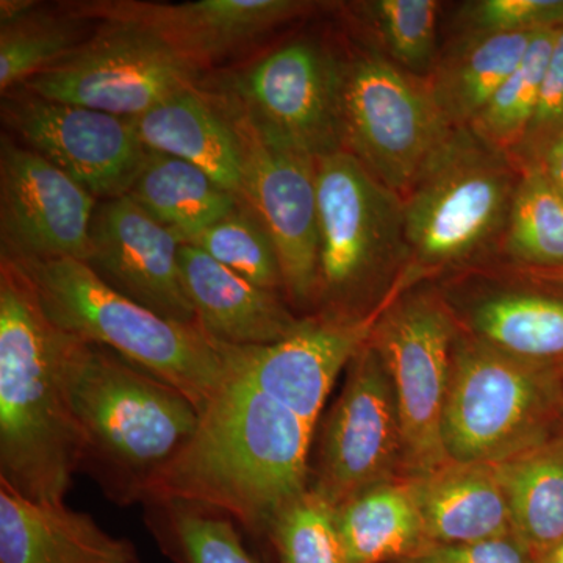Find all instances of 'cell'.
<instances>
[{
	"label": "cell",
	"mask_w": 563,
	"mask_h": 563,
	"mask_svg": "<svg viewBox=\"0 0 563 563\" xmlns=\"http://www.w3.org/2000/svg\"><path fill=\"white\" fill-rule=\"evenodd\" d=\"M406 563H532L523 548L510 537L466 544H432Z\"/></svg>",
	"instance_id": "8d00e7d4"
},
{
	"label": "cell",
	"mask_w": 563,
	"mask_h": 563,
	"mask_svg": "<svg viewBox=\"0 0 563 563\" xmlns=\"http://www.w3.org/2000/svg\"><path fill=\"white\" fill-rule=\"evenodd\" d=\"M84 340L55 325L31 277L0 258V483L65 503L81 466L69 363Z\"/></svg>",
	"instance_id": "7a4b0ae2"
},
{
	"label": "cell",
	"mask_w": 563,
	"mask_h": 563,
	"mask_svg": "<svg viewBox=\"0 0 563 563\" xmlns=\"http://www.w3.org/2000/svg\"><path fill=\"white\" fill-rule=\"evenodd\" d=\"M38 3L36 0H2L0 2V25L20 20L38 7Z\"/></svg>",
	"instance_id": "f35d334b"
},
{
	"label": "cell",
	"mask_w": 563,
	"mask_h": 563,
	"mask_svg": "<svg viewBox=\"0 0 563 563\" xmlns=\"http://www.w3.org/2000/svg\"><path fill=\"white\" fill-rule=\"evenodd\" d=\"M317 187L320 252L313 317L372 320L409 288L402 196L344 151L318 158Z\"/></svg>",
	"instance_id": "8992f818"
},
{
	"label": "cell",
	"mask_w": 563,
	"mask_h": 563,
	"mask_svg": "<svg viewBox=\"0 0 563 563\" xmlns=\"http://www.w3.org/2000/svg\"><path fill=\"white\" fill-rule=\"evenodd\" d=\"M201 79L202 73L147 29L99 21L79 49L24 88L51 101L135 120Z\"/></svg>",
	"instance_id": "8fae6325"
},
{
	"label": "cell",
	"mask_w": 563,
	"mask_h": 563,
	"mask_svg": "<svg viewBox=\"0 0 563 563\" xmlns=\"http://www.w3.org/2000/svg\"><path fill=\"white\" fill-rule=\"evenodd\" d=\"M561 439L496 465L509 506L512 537L532 563L563 543Z\"/></svg>",
	"instance_id": "4316f807"
},
{
	"label": "cell",
	"mask_w": 563,
	"mask_h": 563,
	"mask_svg": "<svg viewBox=\"0 0 563 563\" xmlns=\"http://www.w3.org/2000/svg\"><path fill=\"white\" fill-rule=\"evenodd\" d=\"M454 35H514L563 29V0H468L457 7Z\"/></svg>",
	"instance_id": "e575fe53"
},
{
	"label": "cell",
	"mask_w": 563,
	"mask_h": 563,
	"mask_svg": "<svg viewBox=\"0 0 563 563\" xmlns=\"http://www.w3.org/2000/svg\"><path fill=\"white\" fill-rule=\"evenodd\" d=\"M409 481L426 537L432 544H466L512 536L498 468L450 462Z\"/></svg>",
	"instance_id": "603a6c76"
},
{
	"label": "cell",
	"mask_w": 563,
	"mask_h": 563,
	"mask_svg": "<svg viewBox=\"0 0 563 563\" xmlns=\"http://www.w3.org/2000/svg\"><path fill=\"white\" fill-rule=\"evenodd\" d=\"M536 33L454 35L442 47L435 68L424 81L450 128L473 124L523 60Z\"/></svg>",
	"instance_id": "cb8c5ba5"
},
{
	"label": "cell",
	"mask_w": 563,
	"mask_h": 563,
	"mask_svg": "<svg viewBox=\"0 0 563 563\" xmlns=\"http://www.w3.org/2000/svg\"><path fill=\"white\" fill-rule=\"evenodd\" d=\"M0 563H141L135 544L110 536L65 503L25 498L0 483Z\"/></svg>",
	"instance_id": "44dd1931"
},
{
	"label": "cell",
	"mask_w": 563,
	"mask_h": 563,
	"mask_svg": "<svg viewBox=\"0 0 563 563\" xmlns=\"http://www.w3.org/2000/svg\"><path fill=\"white\" fill-rule=\"evenodd\" d=\"M351 35L410 76L426 80L439 60V0H358L343 3Z\"/></svg>",
	"instance_id": "83f0119b"
},
{
	"label": "cell",
	"mask_w": 563,
	"mask_h": 563,
	"mask_svg": "<svg viewBox=\"0 0 563 563\" xmlns=\"http://www.w3.org/2000/svg\"><path fill=\"white\" fill-rule=\"evenodd\" d=\"M523 169L470 128H451L404 192L407 285L501 261Z\"/></svg>",
	"instance_id": "277c9868"
},
{
	"label": "cell",
	"mask_w": 563,
	"mask_h": 563,
	"mask_svg": "<svg viewBox=\"0 0 563 563\" xmlns=\"http://www.w3.org/2000/svg\"><path fill=\"white\" fill-rule=\"evenodd\" d=\"M376 318L339 321L310 314L282 342L232 344V374L290 409L314 432L336 377L368 342Z\"/></svg>",
	"instance_id": "d6986e66"
},
{
	"label": "cell",
	"mask_w": 563,
	"mask_h": 563,
	"mask_svg": "<svg viewBox=\"0 0 563 563\" xmlns=\"http://www.w3.org/2000/svg\"><path fill=\"white\" fill-rule=\"evenodd\" d=\"M312 437L298 415L232 374L141 503H190L266 533L276 515L309 490Z\"/></svg>",
	"instance_id": "6da1fadb"
},
{
	"label": "cell",
	"mask_w": 563,
	"mask_h": 563,
	"mask_svg": "<svg viewBox=\"0 0 563 563\" xmlns=\"http://www.w3.org/2000/svg\"><path fill=\"white\" fill-rule=\"evenodd\" d=\"M218 92L247 117L314 161L342 151V47L320 36H295L210 77Z\"/></svg>",
	"instance_id": "30bf717a"
},
{
	"label": "cell",
	"mask_w": 563,
	"mask_h": 563,
	"mask_svg": "<svg viewBox=\"0 0 563 563\" xmlns=\"http://www.w3.org/2000/svg\"><path fill=\"white\" fill-rule=\"evenodd\" d=\"M68 385L81 465L121 504L143 499L201 420L184 393L99 344H80Z\"/></svg>",
	"instance_id": "3957f363"
},
{
	"label": "cell",
	"mask_w": 563,
	"mask_h": 563,
	"mask_svg": "<svg viewBox=\"0 0 563 563\" xmlns=\"http://www.w3.org/2000/svg\"><path fill=\"white\" fill-rule=\"evenodd\" d=\"M135 124L147 151L191 163L242 198L239 135L224 103L201 81L135 118Z\"/></svg>",
	"instance_id": "7402d4cb"
},
{
	"label": "cell",
	"mask_w": 563,
	"mask_h": 563,
	"mask_svg": "<svg viewBox=\"0 0 563 563\" xmlns=\"http://www.w3.org/2000/svg\"><path fill=\"white\" fill-rule=\"evenodd\" d=\"M501 261L528 273L563 269V195L539 169H525L518 184Z\"/></svg>",
	"instance_id": "f546056e"
},
{
	"label": "cell",
	"mask_w": 563,
	"mask_h": 563,
	"mask_svg": "<svg viewBox=\"0 0 563 563\" xmlns=\"http://www.w3.org/2000/svg\"><path fill=\"white\" fill-rule=\"evenodd\" d=\"M99 21L81 16L68 2L38 3L20 20L0 25V92L24 87L33 77L79 49Z\"/></svg>",
	"instance_id": "f1b7e54d"
},
{
	"label": "cell",
	"mask_w": 563,
	"mask_h": 563,
	"mask_svg": "<svg viewBox=\"0 0 563 563\" xmlns=\"http://www.w3.org/2000/svg\"><path fill=\"white\" fill-rule=\"evenodd\" d=\"M70 9L95 21H128L147 29L192 68L213 65L261 43L285 25L309 16L321 3L310 0H77Z\"/></svg>",
	"instance_id": "2e32d148"
},
{
	"label": "cell",
	"mask_w": 563,
	"mask_h": 563,
	"mask_svg": "<svg viewBox=\"0 0 563 563\" xmlns=\"http://www.w3.org/2000/svg\"><path fill=\"white\" fill-rule=\"evenodd\" d=\"M214 92V91H213ZM228 110L242 150V201L268 229L284 276V295L292 309L317 307V161L214 92Z\"/></svg>",
	"instance_id": "7c38bea8"
},
{
	"label": "cell",
	"mask_w": 563,
	"mask_h": 563,
	"mask_svg": "<svg viewBox=\"0 0 563 563\" xmlns=\"http://www.w3.org/2000/svg\"><path fill=\"white\" fill-rule=\"evenodd\" d=\"M98 202L54 163L2 133L0 258L87 262Z\"/></svg>",
	"instance_id": "9a60e30c"
},
{
	"label": "cell",
	"mask_w": 563,
	"mask_h": 563,
	"mask_svg": "<svg viewBox=\"0 0 563 563\" xmlns=\"http://www.w3.org/2000/svg\"><path fill=\"white\" fill-rule=\"evenodd\" d=\"M0 118L3 133L54 163L98 201L128 195L150 152L135 120L51 101L24 87L2 96Z\"/></svg>",
	"instance_id": "4fadbf2b"
},
{
	"label": "cell",
	"mask_w": 563,
	"mask_h": 563,
	"mask_svg": "<svg viewBox=\"0 0 563 563\" xmlns=\"http://www.w3.org/2000/svg\"><path fill=\"white\" fill-rule=\"evenodd\" d=\"M347 563L410 559L431 547L409 481H391L336 507Z\"/></svg>",
	"instance_id": "d4e9b609"
},
{
	"label": "cell",
	"mask_w": 563,
	"mask_h": 563,
	"mask_svg": "<svg viewBox=\"0 0 563 563\" xmlns=\"http://www.w3.org/2000/svg\"><path fill=\"white\" fill-rule=\"evenodd\" d=\"M179 261L196 322L218 342L266 346L306 322L307 317L292 313L284 295L252 284L191 244H180Z\"/></svg>",
	"instance_id": "ffe728a7"
},
{
	"label": "cell",
	"mask_w": 563,
	"mask_h": 563,
	"mask_svg": "<svg viewBox=\"0 0 563 563\" xmlns=\"http://www.w3.org/2000/svg\"><path fill=\"white\" fill-rule=\"evenodd\" d=\"M280 563H347L336 528V507L309 488L268 528Z\"/></svg>",
	"instance_id": "836d02e7"
},
{
	"label": "cell",
	"mask_w": 563,
	"mask_h": 563,
	"mask_svg": "<svg viewBox=\"0 0 563 563\" xmlns=\"http://www.w3.org/2000/svg\"><path fill=\"white\" fill-rule=\"evenodd\" d=\"M128 196L172 231L180 244L228 217L242 202L198 166L152 151Z\"/></svg>",
	"instance_id": "484cf974"
},
{
	"label": "cell",
	"mask_w": 563,
	"mask_h": 563,
	"mask_svg": "<svg viewBox=\"0 0 563 563\" xmlns=\"http://www.w3.org/2000/svg\"><path fill=\"white\" fill-rule=\"evenodd\" d=\"M461 332L435 285L415 284L398 292L374 321L369 343L395 387L406 479L428 476L451 462L443 444V413Z\"/></svg>",
	"instance_id": "ba28073f"
},
{
	"label": "cell",
	"mask_w": 563,
	"mask_h": 563,
	"mask_svg": "<svg viewBox=\"0 0 563 563\" xmlns=\"http://www.w3.org/2000/svg\"><path fill=\"white\" fill-rule=\"evenodd\" d=\"M512 269L507 277L493 276L485 266L470 269L439 290L474 339L521 361L562 368L563 290Z\"/></svg>",
	"instance_id": "ac0fdd59"
},
{
	"label": "cell",
	"mask_w": 563,
	"mask_h": 563,
	"mask_svg": "<svg viewBox=\"0 0 563 563\" xmlns=\"http://www.w3.org/2000/svg\"><path fill=\"white\" fill-rule=\"evenodd\" d=\"M531 168L539 169L563 195V133L540 154Z\"/></svg>",
	"instance_id": "74e56055"
},
{
	"label": "cell",
	"mask_w": 563,
	"mask_h": 563,
	"mask_svg": "<svg viewBox=\"0 0 563 563\" xmlns=\"http://www.w3.org/2000/svg\"><path fill=\"white\" fill-rule=\"evenodd\" d=\"M146 506L152 536L174 563H261L225 515L184 501Z\"/></svg>",
	"instance_id": "4dcf8cb0"
},
{
	"label": "cell",
	"mask_w": 563,
	"mask_h": 563,
	"mask_svg": "<svg viewBox=\"0 0 563 563\" xmlns=\"http://www.w3.org/2000/svg\"><path fill=\"white\" fill-rule=\"evenodd\" d=\"M528 273V272H526ZM533 276L540 277V279L550 282V284L555 285V287L562 288L563 290V269H559V272L551 273H531Z\"/></svg>",
	"instance_id": "ab89813d"
},
{
	"label": "cell",
	"mask_w": 563,
	"mask_h": 563,
	"mask_svg": "<svg viewBox=\"0 0 563 563\" xmlns=\"http://www.w3.org/2000/svg\"><path fill=\"white\" fill-rule=\"evenodd\" d=\"M55 325L99 344L184 393L199 412L232 376V344L201 325L166 320L103 284L74 258L18 263Z\"/></svg>",
	"instance_id": "5b68a950"
},
{
	"label": "cell",
	"mask_w": 563,
	"mask_h": 563,
	"mask_svg": "<svg viewBox=\"0 0 563 563\" xmlns=\"http://www.w3.org/2000/svg\"><path fill=\"white\" fill-rule=\"evenodd\" d=\"M537 563H563V543L559 544L554 551H551L550 554L544 555L542 561Z\"/></svg>",
	"instance_id": "60d3db41"
},
{
	"label": "cell",
	"mask_w": 563,
	"mask_h": 563,
	"mask_svg": "<svg viewBox=\"0 0 563 563\" xmlns=\"http://www.w3.org/2000/svg\"><path fill=\"white\" fill-rule=\"evenodd\" d=\"M559 31L536 33L523 60L470 125L481 140L510 157L531 125Z\"/></svg>",
	"instance_id": "1f68e13d"
},
{
	"label": "cell",
	"mask_w": 563,
	"mask_h": 563,
	"mask_svg": "<svg viewBox=\"0 0 563 563\" xmlns=\"http://www.w3.org/2000/svg\"><path fill=\"white\" fill-rule=\"evenodd\" d=\"M402 429L390 373L372 343L347 365L346 384L322 431L317 483L333 507L398 479Z\"/></svg>",
	"instance_id": "5bb4252c"
},
{
	"label": "cell",
	"mask_w": 563,
	"mask_h": 563,
	"mask_svg": "<svg viewBox=\"0 0 563 563\" xmlns=\"http://www.w3.org/2000/svg\"><path fill=\"white\" fill-rule=\"evenodd\" d=\"M561 437V368L521 361L462 329L443 413L450 461L499 465Z\"/></svg>",
	"instance_id": "52a82bcc"
},
{
	"label": "cell",
	"mask_w": 563,
	"mask_h": 563,
	"mask_svg": "<svg viewBox=\"0 0 563 563\" xmlns=\"http://www.w3.org/2000/svg\"><path fill=\"white\" fill-rule=\"evenodd\" d=\"M563 133V29L558 32L553 54L540 90L536 113L512 158L521 169L531 168L540 154Z\"/></svg>",
	"instance_id": "d590c367"
},
{
	"label": "cell",
	"mask_w": 563,
	"mask_h": 563,
	"mask_svg": "<svg viewBox=\"0 0 563 563\" xmlns=\"http://www.w3.org/2000/svg\"><path fill=\"white\" fill-rule=\"evenodd\" d=\"M179 250V239L125 195L98 202L85 263L125 298L166 320L196 324Z\"/></svg>",
	"instance_id": "e0dca14e"
},
{
	"label": "cell",
	"mask_w": 563,
	"mask_h": 563,
	"mask_svg": "<svg viewBox=\"0 0 563 563\" xmlns=\"http://www.w3.org/2000/svg\"><path fill=\"white\" fill-rule=\"evenodd\" d=\"M184 244L206 252L252 284L284 295V276L276 244L247 203L240 202L228 217Z\"/></svg>",
	"instance_id": "d6a6232c"
},
{
	"label": "cell",
	"mask_w": 563,
	"mask_h": 563,
	"mask_svg": "<svg viewBox=\"0 0 563 563\" xmlns=\"http://www.w3.org/2000/svg\"><path fill=\"white\" fill-rule=\"evenodd\" d=\"M561 379H562V393H563V366L561 368Z\"/></svg>",
	"instance_id": "b9f144b4"
},
{
	"label": "cell",
	"mask_w": 563,
	"mask_h": 563,
	"mask_svg": "<svg viewBox=\"0 0 563 563\" xmlns=\"http://www.w3.org/2000/svg\"><path fill=\"white\" fill-rule=\"evenodd\" d=\"M561 446H562V453H563V437L561 439Z\"/></svg>",
	"instance_id": "7bdbcfd3"
},
{
	"label": "cell",
	"mask_w": 563,
	"mask_h": 563,
	"mask_svg": "<svg viewBox=\"0 0 563 563\" xmlns=\"http://www.w3.org/2000/svg\"><path fill=\"white\" fill-rule=\"evenodd\" d=\"M340 47L342 151L404 196L451 128L424 80L399 69L355 36Z\"/></svg>",
	"instance_id": "9c48e42d"
}]
</instances>
